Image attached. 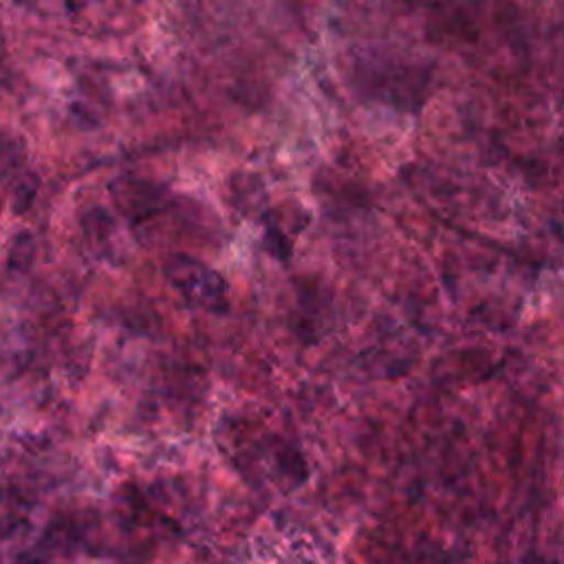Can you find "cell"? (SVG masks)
Segmentation results:
<instances>
[{
  "instance_id": "6da1fadb",
  "label": "cell",
  "mask_w": 564,
  "mask_h": 564,
  "mask_svg": "<svg viewBox=\"0 0 564 564\" xmlns=\"http://www.w3.org/2000/svg\"><path fill=\"white\" fill-rule=\"evenodd\" d=\"M167 282L194 306L220 313L229 306L227 300V284L223 278L207 269L205 264L187 258V256H172L165 267Z\"/></svg>"
}]
</instances>
